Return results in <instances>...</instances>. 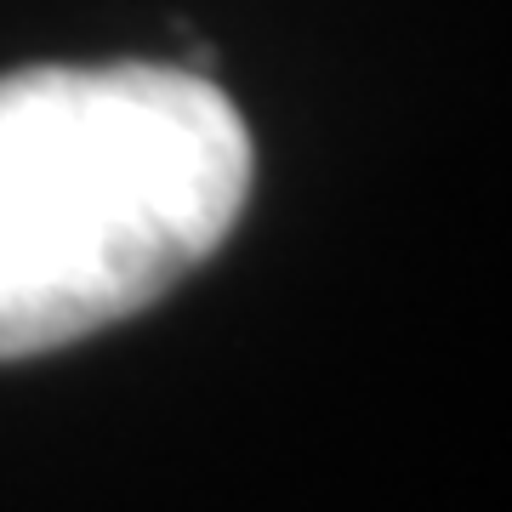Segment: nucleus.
<instances>
[{"label": "nucleus", "instance_id": "nucleus-1", "mask_svg": "<svg viewBox=\"0 0 512 512\" xmlns=\"http://www.w3.org/2000/svg\"><path fill=\"white\" fill-rule=\"evenodd\" d=\"M251 194V131L205 74H0V359L63 348L188 279Z\"/></svg>", "mask_w": 512, "mask_h": 512}]
</instances>
